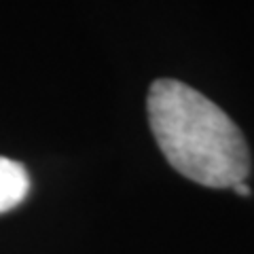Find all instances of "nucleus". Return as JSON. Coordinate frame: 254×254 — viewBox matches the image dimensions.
<instances>
[{
  "label": "nucleus",
  "mask_w": 254,
  "mask_h": 254,
  "mask_svg": "<svg viewBox=\"0 0 254 254\" xmlns=\"http://www.w3.org/2000/svg\"><path fill=\"white\" fill-rule=\"evenodd\" d=\"M146 110L161 153L185 178L210 189H233L250 174V150L240 127L193 87L157 78Z\"/></svg>",
  "instance_id": "nucleus-1"
},
{
  "label": "nucleus",
  "mask_w": 254,
  "mask_h": 254,
  "mask_svg": "<svg viewBox=\"0 0 254 254\" xmlns=\"http://www.w3.org/2000/svg\"><path fill=\"white\" fill-rule=\"evenodd\" d=\"M30 176L21 163L0 157V214L9 212L26 199Z\"/></svg>",
  "instance_id": "nucleus-2"
},
{
  "label": "nucleus",
  "mask_w": 254,
  "mask_h": 254,
  "mask_svg": "<svg viewBox=\"0 0 254 254\" xmlns=\"http://www.w3.org/2000/svg\"><path fill=\"white\" fill-rule=\"evenodd\" d=\"M233 189H235V193H237V195H244V197H248V195L252 193L250 187L246 185V182H237V185H235Z\"/></svg>",
  "instance_id": "nucleus-3"
}]
</instances>
